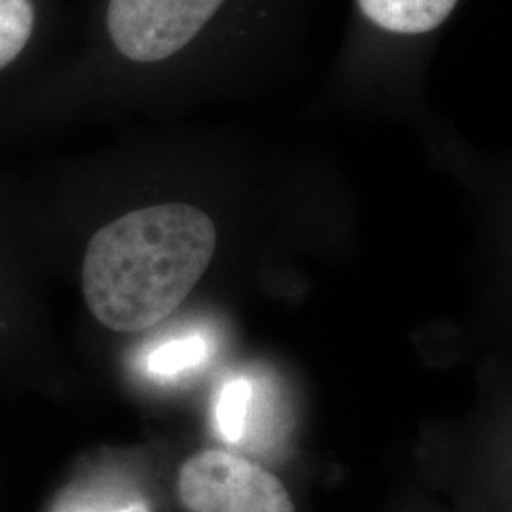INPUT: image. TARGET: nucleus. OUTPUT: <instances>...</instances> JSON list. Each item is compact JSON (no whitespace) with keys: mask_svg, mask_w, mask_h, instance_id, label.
<instances>
[{"mask_svg":"<svg viewBox=\"0 0 512 512\" xmlns=\"http://www.w3.org/2000/svg\"><path fill=\"white\" fill-rule=\"evenodd\" d=\"M215 249V224L198 207L164 203L131 211L101 228L88 245L86 302L109 329H148L183 304Z\"/></svg>","mask_w":512,"mask_h":512,"instance_id":"f257e3e1","label":"nucleus"},{"mask_svg":"<svg viewBox=\"0 0 512 512\" xmlns=\"http://www.w3.org/2000/svg\"><path fill=\"white\" fill-rule=\"evenodd\" d=\"M179 497L190 512H294L277 476L224 450H203L184 461Z\"/></svg>","mask_w":512,"mask_h":512,"instance_id":"f03ea898","label":"nucleus"},{"mask_svg":"<svg viewBox=\"0 0 512 512\" xmlns=\"http://www.w3.org/2000/svg\"><path fill=\"white\" fill-rule=\"evenodd\" d=\"M224 0H110L109 35L120 54L152 63L177 54Z\"/></svg>","mask_w":512,"mask_h":512,"instance_id":"7ed1b4c3","label":"nucleus"},{"mask_svg":"<svg viewBox=\"0 0 512 512\" xmlns=\"http://www.w3.org/2000/svg\"><path fill=\"white\" fill-rule=\"evenodd\" d=\"M458 0H359L366 18L391 33L418 35L439 27Z\"/></svg>","mask_w":512,"mask_h":512,"instance_id":"20e7f679","label":"nucleus"},{"mask_svg":"<svg viewBox=\"0 0 512 512\" xmlns=\"http://www.w3.org/2000/svg\"><path fill=\"white\" fill-rule=\"evenodd\" d=\"M35 8L31 0H0V69L10 65L33 35Z\"/></svg>","mask_w":512,"mask_h":512,"instance_id":"39448f33","label":"nucleus"},{"mask_svg":"<svg viewBox=\"0 0 512 512\" xmlns=\"http://www.w3.org/2000/svg\"><path fill=\"white\" fill-rule=\"evenodd\" d=\"M253 389L249 380H230L220 389L219 401L215 408V420L220 435L228 442H238L245 433V421L249 414V404Z\"/></svg>","mask_w":512,"mask_h":512,"instance_id":"423d86ee","label":"nucleus"},{"mask_svg":"<svg viewBox=\"0 0 512 512\" xmlns=\"http://www.w3.org/2000/svg\"><path fill=\"white\" fill-rule=\"evenodd\" d=\"M205 355H207V346L202 336L173 340L150 353L148 370L158 376H175L188 368L200 365Z\"/></svg>","mask_w":512,"mask_h":512,"instance_id":"0eeeda50","label":"nucleus"},{"mask_svg":"<svg viewBox=\"0 0 512 512\" xmlns=\"http://www.w3.org/2000/svg\"><path fill=\"white\" fill-rule=\"evenodd\" d=\"M116 512H148L147 505H143V503H133V505H129L126 509H120V511Z\"/></svg>","mask_w":512,"mask_h":512,"instance_id":"6e6552de","label":"nucleus"},{"mask_svg":"<svg viewBox=\"0 0 512 512\" xmlns=\"http://www.w3.org/2000/svg\"><path fill=\"white\" fill-rule=\"evenodd\" d=\"M57 512H90L86 511L84 507H78V505H63V507H59Z\"/></svg>","mask_w":512,"mask_h":512,"instance_id":"1a4fd4ad","label":"nucleus"}]
</instances>
